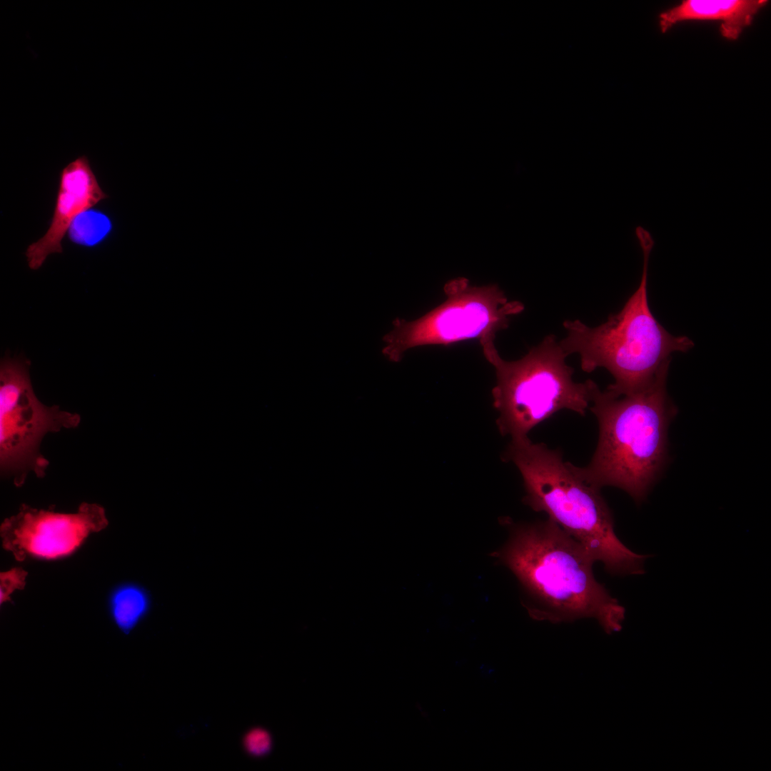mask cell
I'll use <instances>...</instances> for the list:
<instances>
[{"label": "cell", "instance_id": "obj_1", "mask_svg": "<svg viewBox=\"0 0 771 771\" xmlns=\"http://www.w3.org/2000/svg\"><path fill=\"white\" fill-rule=\"evenodd\" d=\"M493 554L518 579L525 606L538 620L596 619L607 633L620 631L625 609L595 579L586 549L550 518L514 524Z\"/></svg>", "mask_w": 771, "mask_h": 771}, {"label": "cell", "instance_id": "obj_2", "mask_svg": "<svg viewBox=\"0 0 771 771\" xmlns=\"http://www.w3.org/2000/svg\"><path fill=\"white\" fill-rule=\"evenodd\" d=\"M669 365L630 394L613 396L595 386L589 408L598 423L597 447L588 465L572 464L585 482L620 488L637 504L645 500L665 464L668 427L677 413L666 388Z\"/></svg>", "mask_w": 771, "mask_h": 771}, {"label": "cell", "instance_id": "obj_3", "mask_svg": "<svg viewBox=\"0 0 771 771\" xmlns=\"http://www.w3.org/2000/svg\"><path fill=\"white\" fill-rule=\"evenodd\" d=\"M519 470L525 490L523 501L545 512L580 543L595 562L613 575H642L650 555L636 553L616 535L612 512L600 489L581 479L559 450L533 443L528 437L512 440L503 454Z\"/></svg>", "mask_w": 771, "mask_h": 771}, {"label": "cell", "instance_id": "obj_4", "mask_svg": "<svg viewBox=\"0 0 771 771\" xmlns=\"http://www.w3.org/2000/svg\"><path fill=\"white\" fill-rule=\"evenodd\" d=\"M635 235L642 250L643 264L638 288L616 314L592 328L579 320H566L567 336L559 344L567 356L578 353L584 372L606 368L615 382L605 390L613 396L638 391L649 385L660 370L670 364L675 352H687L694 343L687 336L667 331L652 313L647 298L649 260L655 241L641 226Z\"/></svg>", "mask_w": 771, "mask_h": 771}, {"label": "cell", "instance_id": "obj_5", "mask_svg": "<svg viewBox=\"0 0 771 771\" xmlns=\"http://www.w3.org/2000/svg\"><path fill=\"white\" fill-rule=\"evenodd\" d=\"M483 353L495 370L492 395L501 435L512 440L527 438L535 426L563 409L585 415L597 384L573 380L574 369L566 364L568 356L555 336H545L513 361L503 360L495 347Z\"/></svg>", "mask_w": 771, "mask_h": 771}, {"label": "cell", "instance_id": "obj_6", "mask_svg": "<svg viewBox=\"0 0 771 771\" xmlns=\"http://www.w3.org/2000/svg\"><path fill=\"white\" fill-rule=\"evenodd\" d=\"M444 293L446 299L420 318L394 320L393 329L383 338L387 359L398 362L410 348L473 339L483 350L493 347L496 333L525 309L522 302L509 301L498 285L472 286L463 277L448 281Z\"/></svg>", "mask_w": 771, "mask_h": 771}, {"label": "cell", "instance_id": "obj_7", "mask_svg": "<svg viewBox=\"0 0 771 771\" xmlns=\"http://www.w3.org/2000/svg\"><path fill=\"white\" fill-rule=\"evenodd\" d=\"M29 363L4 358L0 368V465L3 474L21 485L29 472L42 477L49 461L40 453L44 435L62 428H76L78 414L46 406L35 395Z\"/></svg>", "mask_w": 771, "mask_h": 771}, {"label": "cell", "instance_id": "obj_8", "mask_svg": "<svg viewBox=\"0 0 771 771\" xmlns=\"http://www.w3.org/2000/svg\"><path fill=\"white\" fill-rule=\"evenodd\" d=\"M103 507L84 503L73 513L39 510L27 505L0 527L3 548L20 562L54 560L74 553L94 533L108 525Z\"/></svg>", "mask_w": 771, "mask_h": 771}, {"label": "cell", "instance_id": "obj_9", "mask_svg": "<svg viewBox=\"0 0 771 771\" xmlns=\"http://www.w3.org/2000/svg\"><path fill=\"white\" fill-rule=\"evenodd\" d=\"M108 198L100 187L86 156L68 163L61 171L53 216L49 229L26 251L29 266L39 269L46 257L61 253V241L81 213Z\"/></svg>", "mask_w": 771, "mask_h": 771}, {"label": "cell", "instance_id": "obj_10", "mask_svg": "<svg viewBox=\"0 0 771 771\" xmlns=\"http://www.w3.org/2000/svg\"><path fill=\"white\" fill-rule=\"evenodd\" d=\"M767 4L766 0H685L660 14V29L666 32L677 23L687 20L719 21L722 36L735 40Z\"/></svg>", "mask_w": 771, "mask_h": 771}, {"label": "cell", "instance_id": "obj_11", "mask_svg": "<svg viewBox=\"0 0 771 771\" xmlns=\"http://www.w3.org/2000/svg\"><path fill=\"white\" fill-rule=\"evenodd\" d=\"M151 607L147 590L138 584L127 583L117 585L111 592L108 608L116 627L129 634L145 618Z\"/></svg>", "mask_w": 771, "mask_h": 771}, {"label": "cell", "instance_id": "obj_12", "mask_svg": "<svg viewBox=\"0 0 771 771\" xmlns=\"http://www.w3.org/2000/svg\"><path fill=\"white\" fill-rule=\"evenodd\" d=\"M112 229L111 219L98 210H87L77 216L68 233L69 239L76 244L94 246L100 243Z\"/></svg>", "mask_w": 771, "mask_h": 771}, {"label": "cell", "instance_id": "obj_13", "mask_svg": "<svg viewBox=\"0 0 771 771\" xmlns=\"http://www.w3.org/2000/svg\"><path fill=\"white\" fill-rule=\"evenodd\" d=\"M27 573L20 568H12L0 575V603L4 604L10 600L11 595L17 590L23 589L26 585Z\"/></svg>", "mask_w": 771, "mask_h": 771}, {"label": "cell", "instance_id": "obj_14", "mask_svg": "<svg viewBox=\"0 0 771 771\" xmlns=\"http://www.w3.org/2000/svg\"><path fill=\"white\" fill-rule=\"evenodd\" d=\"M272 740L269 733L261 728L250 730L244 738V746L247 752L253 756H263L270 751Z\"/></svg>", "mask_w": 771, "mask_h": 771}]
</instances>
